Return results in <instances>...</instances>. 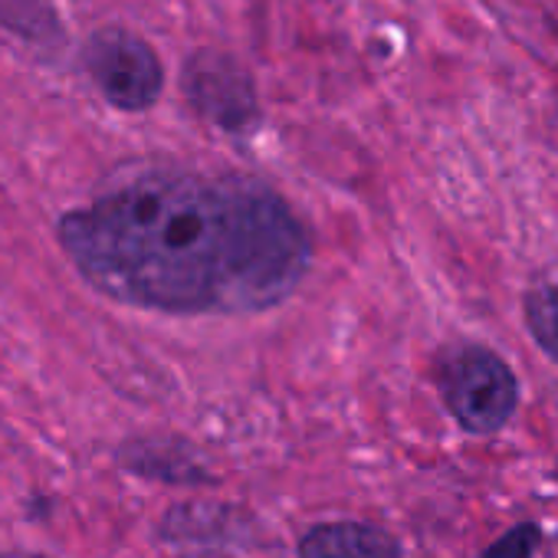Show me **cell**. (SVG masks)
<instances>
[{
  "mask_svg": "<svg viewBox=\"0 0 558 558\" xmlns=\"http://www.w3.org/2000/svg\"><path fill=\"white\" fill-rule=\"evenodd\" d=\"M60 246L99 293L158 313H263L293 296L313 243L250 178L148 174L70 210Z\"/></svg>",
  "mask_w": 558,
  "mask_h": 558,
  "instance_id": "1",
  "label": "cell"
},
{
  "mask_svg": "<svg viewBox=\"0 0 558 558\" xmlns=\"http://www.w3.org/2000/svg\"><path fill=\"white\" fill-rule=\"evenodd\" d=\"M440 388H444V401L450 414L470 434L499 430L512 417L515 398H519L512 372L502 365V359L483 349L457 352L444 365Z\"/></svg>",
  "mask_w": 558,
  "mask_h": 558,
  "instance_id": "2",
  "label": "cell"
},
{
  "mask_svg": "<svg viewBox=\"0 0 558 558\" xmlns=\"http://www.w3.org/2000/svg\"><path fill=\"white\" fill-rule=\"evenodd\" d=\"M86 66L99 93L122 112H145L161 96V63L155 50L129 31H102L86 47Z\"/></svg>",
  "mask_w": 558,
  "mask_h": 558,
  "instance_id": "3",
  "label": "cell"
},
{
  "mask_svg": "<svg viewBox=\"0 0 558 558\" xmlns=\"http://www.w3.org/2000/svg\"><path fill=\"white\" fill-rule=\"evenodd\" d=\"M184 96L191 106L227 132H243L256 122V89L250 76L223 53H197L184 66Z\"/></svg>",
  "mask_w": 558,
  "mask_h": 558,
  "instance_id": "4",
  "label": "cell"
},
{
  "mask_svg": "<svg viewBox=\"0 0 558 558\" xmlns=\"http://www.w3.org/2000/svg\"><path fill=\"white\" fill-rule=\"evenodd\" d=\"M300 558H401V545L368 522H326L303 535Z\"/></svg>",
  "mask_w": 558,
  "mask_h": 558,
  "instance_id": "5",
  "label": "cell"
},
{
  "mask_svg": "<svg viewBox=\"0 0 558 558\" xmlns=\"http://www.w3.org/2000/svg\"><path fill=\"white\" fill-rule=\"evenodd\" d=\"M525 316H529V329H532L535 342L558 362V287L532 293Z\"/></svg>",
  "mask_w": 558,
  "mask_h": 558,
  "instance_id": "6",
  "label": "cell"
},
{
  "mask_svg": "<svg viewBox=\"0 0 558 558\" xmlns=\"http://www.w3.org/2000/svg\"><path fill=\"white\" fill-rule=\"evenodd\" d=\"M0 558H44V555H24V551H11V555H0Z\"/></svg>",
  "mask_w": 558,
  "mask_h": 558,
  "instance_id": "7",
  "label": "cell"
}]
</instances>
